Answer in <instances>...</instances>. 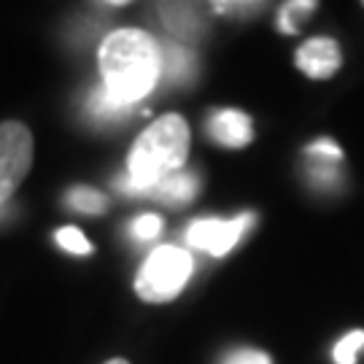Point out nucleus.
<instances>
[{
    "mask_svg": "<svg viewBox=\"0 0 364 364\" xmlns=\"http://www.w3.org/2000/svg\"><path fill=\"white\" fill-rule=\"evenodd\" d=\"M103 87L119 103L135 105L162 78V43L135 27L108 33L97 54Z\"/></svg>",
    "mask_w": 364,
    "mask_h": 364,
    "instance_id": "1",
    "label": "nucleus"
},
{
    "mask_svg": "<svg viewBox=\"0 0 364 364\" xmlns=\"http://www.w3.org/2000/svg\"><path fill=\"white\" fill-rule=\"evenodd\" d=\"M189 124L178 114H165L151 122L130 149L127 176L119 183L122 192L149 195L159 181L183 170V162L189 156Z\"/></svg>",
    "mask_w": 364,
    "mask_h": 364,
    "instance_id": "2",
    "label": "nucleus"
},
{
    "mask_svg": "<svg viewBox=\"0 0 364 364\" xmlns=\"http://www.w3.org/2000/svg\"><path fill=\"white\" fill-rule=\"evenodd\" d=\"M192 275V254L178 246H159L144 262L135 291L144 302H170L181 294Z\"/></svg>",
    "mask_w": 364,
    "mask_h": 364,
    "instance_id": "3",
    "label": "nucleus"
},
{
    "mask_svg": "<svg viewBox=\"0 0 364 364\" xmlns=\"http://www.w3.org/2000/svg\"><path fill=\"white\" fill-rule=\"evenodd\" d=\"M33 168V132L22 122H0V210Z\"/></svg>",
    "mask_w": 364,
    "mask_h": 364,
    "instance_id": "4",
    "label": "nucleus"
},
{
    "mask_svg": "<svg viewBox=\"0 0 364 364\" xmlns=\"http://www.w3.org/2000/svg\"><path fill=\"white\" fill-rule=\"evenodd\" d=\"M257 221L254 213H243L232 221H221V219H203L195 221L189 230H186V243L200 251H208L210 257H224L235 248V243L243 237L248 227Z\"/></svg>",
    "mask_w": 364,
    "mask_h": 364,
    "instance_id": "5",
    "label": "nucleus"
},
{
    "mask_svg": "<svg viewBox=\"0 0 364 364\" xmlns=\"http://www.w3.org/2000/svg\"><path fill=\"white\" fill-rule=\"evenodd\" d=\"M294 63L308 78H332L343 65V52L338 41L329 36L308 38L294 54Z\"/></svg>",
    "mask_w": 364,
    "mask_h": 364,
    "instance_id": "6",
    "label": "nucleus"
},
{
    "mask_svg": "<svg viewBox=\"0 0 364 364\" xmlns=\"http://www.w3.org/2000/svg\"><path fill=\"white\" fill-rule=\"evenodd\" d=\"M208 132L216 144L227 146V149H243L254 138L251 119L246 114H240V111H219V114H213L208 122Z\"/></svg>",
    "mask_w": 364,
    "mask_h": 364,
    "instance_id": "7",
    "label": "nucleus"
},
{
    "mask_svg": "<svg viewBox=\"0 0 364 364\" xmlns=\"http://www.w3.org/2000/svg\"><path fill=\"white\" fill-rule=\"evenodd\" d=\"M197 178L189 173V170H178V173H173L168 176L165 181H159L149 192L151 197H159L162 203H170V205H186V203H192L197 195Z\"/></svg>",
    "mask_w": 364,
    "mask_h": 364,
    "instance_id": "8",
    "label": "nucleus"
},
{
    "mask_svg": "<svg viewBox=\"0 0 364 364\" xmlns=\"http://www.w3.org/2000/svg\"><path fill=\"white\" fill-rule=\"evenodd\" d=\"M197 73L195 54L176 43H165L162 46V76H170L173 81H192Z\"/></svg>",
    "mask_w": 364,
    "mask_h": 364,
    "instance_id": "9",
    "label": "nucleus"
},
{
    "mask_svg": "<svg viewBox=\"0 0 364 364\" xmlns=\"http://www.w3.org/2000/svg\"><path fill=\"white\" fill-rule=\"evenodd\" d=\"M87 108H90V114L95 119H100V122H111V119H122L127 117L132 111V105H124L119 103L117 97L111 95V92L105 90L103 84L100 87H95L90 95V103H87Z\"/></svg>",
    "mask_w": 364,
    "mask_h": 364,
    "instance_id": "10",
    "label": "nucleus"
},
{
    "mask_svg": "<svg viewBox=\"0 0 364 364\" xmlns=\"http://www.w3.org/2000/svg\"><path fill=\"white\" fill-rule=\"evenodd\" d=\"M162 19L176 36H195L200 27V16L192 6H162Z\"/></svg>",
    "mask_w": 364,
    "mask_h": 364,
    "instance_id": "11",
    "label": "nucleus"
},
{
    "mask_svg": "<svg viewBox=\"0 0 364 364\" xmlns=\"http://www.w3.org/2000/svg\"><path fill=\"white\" fill-rule=\"evenodd\" d=\"M318 9V3H308V0H291L287 3L284 9H281V16H278V27H281V33H287V36H294L299 30V25L305 22V19H311V14Z\"/></svg>",
    "mask_w": 364,
    "mask_h": 364,
    "instance_id": "12",
    "label": "nucleus"
},
{
    "mask_svg": "<svg viewBox=\"0 0 364 364\" xmlns=\"http://www.w3.org/2000/svg\"><path fill=\"white\" fill-rule=\"evenodd\" d=\"M68 203L78 210V213H103L105 210V197L95 189H87V186H76L70 195H68Z\"/></svg>",
    "mask_w": 364,
    "mask_h": 364,
    "instance_id": "13",
    "label": "nucleus"
},
{
    "mask_svg": "<svg viewBox=\"0 0 364 364\" xmlns=\"http://www.w3.org/2000/svg\"><path fill=\"white\" fill-rule=\"evenodd\" d=\"M362 348H364V332L362 329H353L346 338H340V343L335 346V351H332V359H335V364H356Z\"/></svg>",
    "mask_w": 364,
    "mask_h": 364,
    "instance_id": "14",
    "label": "nucleus"
},
{
    "mask_svg": "<svg viewBox=\"0 0 364 364\" xmlns=\"http://www.w3.org/2000/svg\"><path fill=\"white\" fill-rule=\"evenodd\" d=\"M54 240L60 243V248H65L68 254H78V257H87L92 251L90 240L81 235V230L76 227H63V230H57L54 235Z\"/></svg>",
    "mask_w": 364,
    "mask_h": 364,
    "instance_id": "15",
    "label": "nucleus"
},
{
    "mask_svg": "<svg viewBox=\"0 0 364 364\" xmlns=\"http://www.w3.org/2000/svg\"><path fill=\"white\" fill-rule=\"evenodd\" d=\"M313 162L308 165V173L316 183H335L340 181V162L335 159H321V156H311Z\"/></svg>",
    "mask_w": 364,
    "mask_h": 364,
    "instance_id": "16",
    "label": "nucleus"
},
{
    "mask_svg": "<svg viewBox=\"0 0 364 364\" xmlns=\"http://www.w3.org/2000/svg\"><path fill=\"white\" fill-rule=\"evenodd\" d=\"M159 232H162V219L156 213H144L141 219H135V224H132V235L138 240H154Z\"/></svg>",
    "mask_w": 364,
    "mask_h": 364,
    "instance_id": "17",
    "label": "nucleus"
},
{
    "mask_svg": "<svg viewBox=\"0 0 364 364\" xmlns=\"http://www.w3.org/2000/svg\"><path fill=\"white\" fill-rule=\"evenodd\" d=\"M308 156H321V159H335V162H343V151L335 141L329 138H318L308 146Z\"/></svg>",
    "mask_w": 364,
    "mask_h": 364,
    "instance_id": "18",
    "label": "nucleus"
},
{
    "mask_svg": "<svg viewBox=\"0 0 364 364\" xmlns=\"http://www.w3.org/2000/svg\"><path fill=\"white\" fill-rule=\"evenodd\" d=\"M224 364H273L270 356L262 351H235Z\"/></svg>",
    "mask_w": 364,
    "mask_h": 364,
    "instance_id": "19",
    "label": "nucleus"
},
{
    "mask_svg": "<svg viewBox=\"0 0 364 364\" xmlns=\"http://www.w3.org/2000/svg\"><path fill=\"white\" fill-rule=\"evenodd\" d=\"M216 14H246L262 9V3H216Z\"/></svg>",
    "mask_w": 364,
    "mask_h": 364,
    "instance_id": "20",
    "label": "nucleus"
},
{
    "mask_svg": "<svg viewBox=\"0 0 364 364\" xmlns=\"http://www.w3.org/2000/svg\"><path fill=\"white\" fill-rule=\"evenodd\" d=\"M105 364H130L127 359H111V362H105Z\"/></svg>",
    "mask_w": 364,
    "mask_h": 364,
    "instance_id": "21",
    "label": "nucleus"
}]
</instances>
